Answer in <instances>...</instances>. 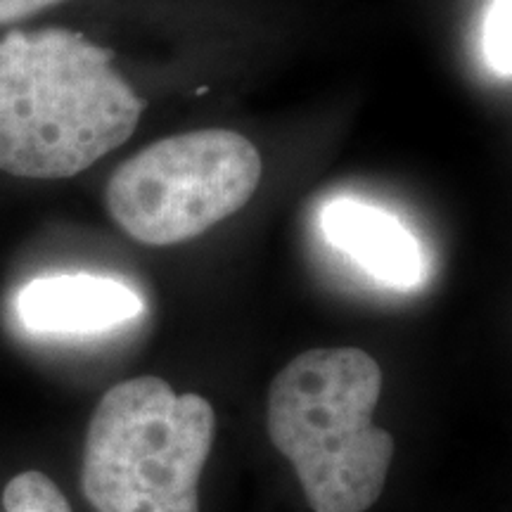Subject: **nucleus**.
<instances>
[{
    "mask_svg": "<svg viewBox=\"0 0 512 512\" xmlns=\"http://www.w3.org/2000/svg\"><path fill=\"white\" fill-rule=\"evenodd\" d=\"M112 57L69 29L0 38V171L72 178L133 136L145 102Z\"/></svg>",
    "mask_w": 512,
    "mask_h": 512,
    "instance_id": "1",
    "label": "nucleus"
},
{
    "mask_svg": "<svg viewBox=\"0 0 512 512\" xmlns=\"http://www.w3.org/2000/svg\"><path fill=\"white\" fill-rule=\"evenodd\" d=\"M382 370L363 349H311L275 375L268 437L313 512H366L382 496L394 439L373 425Z\"/></svg>",
    "mask_w": 512,
    "mask_h": 512,
    "instance_id": "2",
    "label": "nucleus"
},
{
    "mask_svg": "<svg viewBox=\"0 0 512 512\" xmlns=\"http://www.w3.org/2000/svg\"><path fill=\"white\" fill-rule=\"evenodd\" d=\"M216 434L214 406L162 377L119 382L95 408L81 491L95 512H200V477Z\"/></svg>",
    "mask_w": 512,
    "mask_h": 512,
    "instance_id": "3",
    "label": "nucleus"
},
{
    "mask_svg": "<svg viewBox=\"0 0 512 512\" xmlns=\"http://www.w3.org/2000/svg\"><path fill=\"white\" fill-rule=\"evenodd\" d=\"M261 155L226 128L181 133L145 147L114 171L105 204L128 238L171 247L207 233L252 200Z\"/></svg>",
    "mask_w": 512,
    "mask_h": 512,
    "instance_id": "4",
    "label": "nucleus"
},
{
    "mask_svg": "<svg viewBox=\"0 0 512 512\" xmlns=\"http://www.w3.org/2000/svg\"><path fill=\"white\" fill-rule=\"evenodd\" d=\"M328 242L377 283L413 290L425 280L420 242L396 216L358 200H335L320 214Z\"/></svg>",
    "mask_w": 512,
    "mask_h": 512,
    "instance_id": "5",
    "label": "nucleus"
},
{
    "mask_svg": "<svg viewBox=\"0 0 512 512\" xmlns=\"http://www.w3.org/2000/svg\"><path fill=\"white\" fill-rule=\"evenodd\" d=\"M19 316L38 332H102L138 318L145 304L131 287L98 275H57L27 285Z\"/></svg>",
    "mask_w": 512,
    "mask_h": 512,
    "instance_id": "6",
    "label": "nucleus"
},
{
    "mask_svg": "<svg viewBox=\"0 0 512 512\" xmlns=\"http://www.w3.org/2000/svg\"><path fill=\"white\" fill-rule=\"evenodd\" d=\"M5 512H72L67 498L43 472H22L3 491Z\"/></svg>",
    "mask_w": 512,
    "mask_h": 512,
    "instance_id": "7",
    "label": "nucleus"
},
{
    "mask_svg": "<svg viewBox=\"0 0 512 512\" xmlns=\"http://www.w3.org/2000/svg\"><path fill=\"white\" fill-rule=\"evenodd\" d=\"M512 0H491L484 17L482 50L489 69L501 79L512 76Z\"/></svg>",
    "mask_w": 512,
    "mask_h": 512,
    "instance_id": "8",
    "label": "nucleus"
},
{
    "mask_svg": "<svg viewBox=\"0 0 512 512\" xmlns=\"http://www.w3.org/2000/svg\"><path fill=\"white\" fill-rule=\"evenodd\" d=\"M57 3H62V0H0V27L24 22V19L53 8Z\"/></svg>",
    "mask_w": 512,
    "mask_h": 512,
    "instance_id": "9",
    "label": "nucleus"
}]
</instances>
